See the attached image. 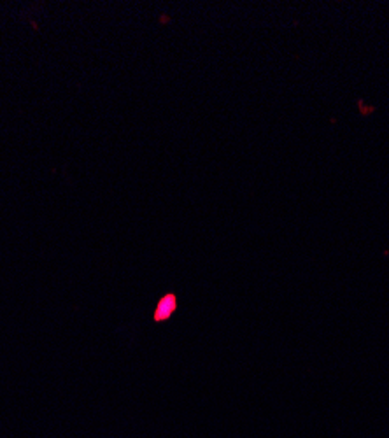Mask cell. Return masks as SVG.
<instances>
[{
    "label": "cell",
    "mask_w": 389,
    "mask_h": 438,
    "mask_svg": "<svg viewBox=\"0 0 389 438\" xmlns=\"http://www.w3.org/2000/svg\"><path fill=\"white\" fill-rule=\"evenodd\" d=\"M176 307V301H174V297H165L163 300L160 301V307L157 310V319H163V317L170 316V312Z\"/></svg>",
    "instance_id": "obj_1"
}]
</instances>
